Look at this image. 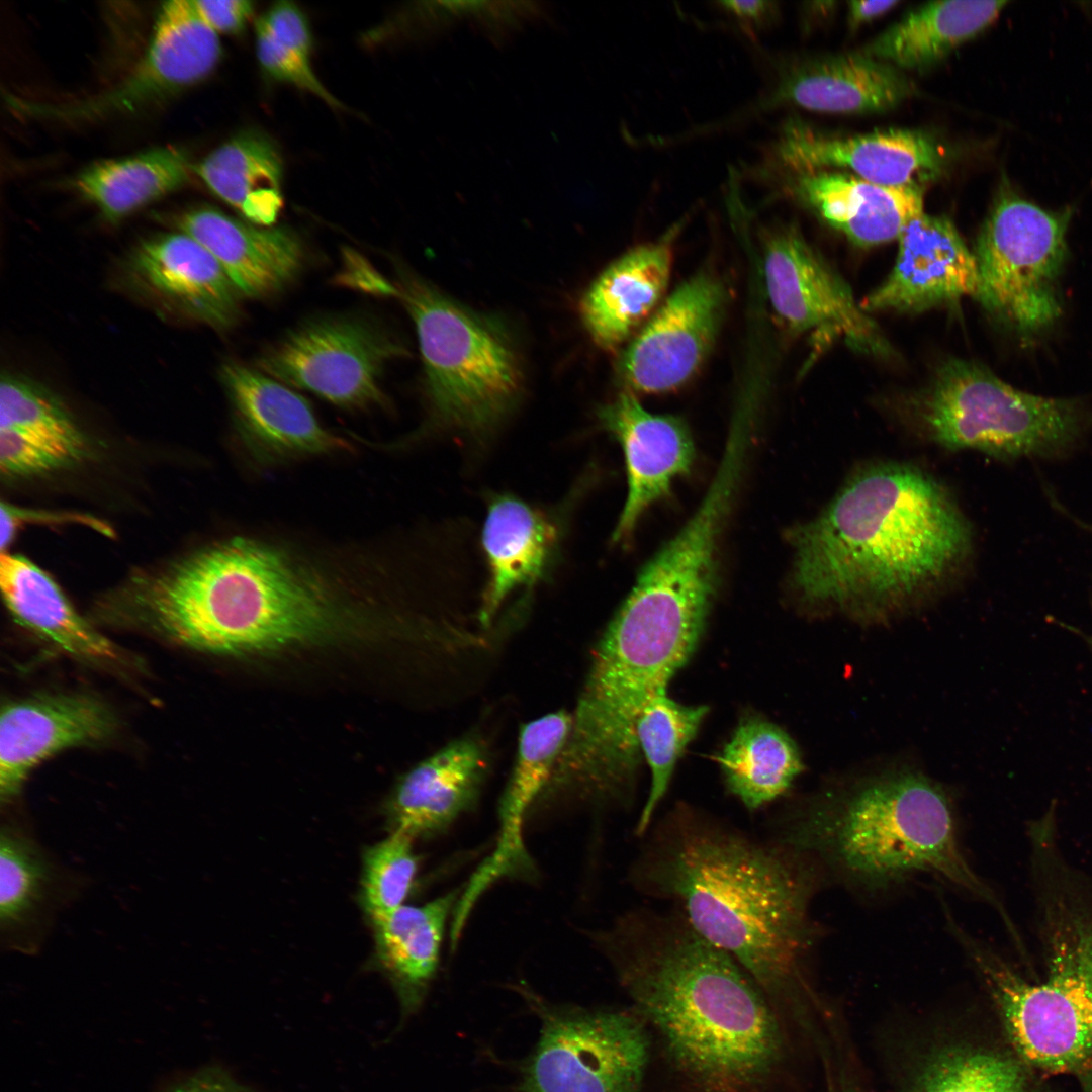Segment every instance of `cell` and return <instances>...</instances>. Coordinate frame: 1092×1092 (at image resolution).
Returning <instances> with one entry per match:
<instances>
[{"mask_svg":"<svg viewBox=\"0 0 1092 1092\" xmlns=\"http://www.w3.org/2000/svg\"><path fill=\"white\" fill-rule=\"evenodd\" d=\"M220 379L242 439L259 461L278 463L350 449L320 423L304 397L258 368L226 362Z\"/></svg>","mask_w":1092,"mask_h":1092,"instance_id":"obj_19","label":"cell"},{"mask_svg":"<svg viewBox=\"0 0 1092 1092\" xmlns=\"http://www.w3.org/2000/svg\"><path fill=\"white\" fill-rule=\"evenodd\" d=\"M915 91L913 82L902 70L860 50L777 60L764 90L733 121L781 106L838 114L884 112L913 96Z\"/></svg>","mask_w":1092,"mask_h":1092,"instance_id":"obj_17","label":"cell"},{"mask_svg":"<svg viewBox=\"0 0 1092 1092\" xmlns=\"http://www.w3.org/2000/svg\"><path fill=\"white\" fill-rule=\"evenodd\" d=\"M945 150L927 132L889 129L856 135L826 133L795 118L785 120L756 170L802 173L830 168L880 185L905 186L937 172Z\"/></svg>","mask_w":1092,"mask_h":1092,"instance_id":"obj_16","label":"cell"},{"mask_svg":"<svg viewBox=\"0 0 1092 1092\" xmlns=\"http://www.w3.org/2000/svg\"><path fill=\"white\" fill-rule=\"evenodd\" d=\"M713 602L636 580L596 649L548 792L627 805L642 756L636 723L694 654Z\"/></svg>","mask_w":1092,"mask_h":1092,"instance_id":"obj_4","label":"cell"},{"mask_svg":"<svg viewBox=\"0 0 1092 1092\" xmlns=\"http://www.w3.org/2000/svg\"><path fill=\"white\" fill-rule=\"evenodd\" d=\"M754 172L864 248L898 240L906 224L924 212V191L918 182L886 186L829 170Z\"/></svg>","mask_w":1092,"mask_h":1092,"instance_id":"obj_20","label":"cell"},{"mask_svg":"<svg viewBox=\"0 0 1092 1092\" xmlns=\"http://www.w3.org/2000/svg\"><path fill=\"white\" fill-rule=\"evenodd\" d=\"M726 299L723 283L707 272L665 298L622 353L619 373L628 391L662 393L690 380L715 342Z\"/></svg>","mask_w":1092,"mask_h":1092,"instance_id":"obj_15","label":"cell"},{"mask_svg":"<svg viewBox=\"0 0 1092 1092\" xmlns=\"http://www.w3.org/2000/svg\"><path fill=\"white\" fill-rule=\"evenodd\" d=\"M0 841V922L12 939L41 923L53 901L57 870L26 833L7 827Z\"/></svg>","mask_w":1092,"mask_h":1092,"instance_id":"obj_37","label":"cell"},{"mask_svg":"<svg viewBox=\"0 0 1092 1092\" xmlns=\"http://www.w3.org/2000/svg\"><path fill=\"white\" fill-rule=\"evenodd\" d=\"M642 838L632 886L672 904L746 971L776 1012L797 1006L819 932L810 911L822 881L818 863L682 802Z\"/></svg>","mask_w":1092,"mask_h":1092,"instance_id":"obj_1","label":"cell"},{"mask_svg":"<svg viewBox=\"0 0 1092 1092\" xmlns=\"http://www.w3.org/2000/svg\"><path fill=\"white\" fill-rule=\"evenodd\" d=\"M394 287L416 327L434 417L472 433L491 429L522 388L520 363L508 338L406 270H399Z\"/></svg>","mask_w":1092,"mask_h":1092,"instance_id":"obj_8","label":"cell"},{"mask_svg":"<svg viewBox=\"0 0 1092 1092\" xmlns=\"http://www.w3.org/2000/svg\"><path fill=\"white\" fill-rule=\"evenodd\" d=\"M258 19L277 40L310 60L311 31L305 15L294 3L276 2Z\"/></svg>","mask_w":1092,"mask_h":1092,"instance_id":"obj_42","label":"cell"},{"mask_svg":"<svg viewBox=\"0 0 1092 1092\" xmlns=\"http://www.w3.org/2000/svg\"><path fill=\"white\" fill-rule=\"evenodd\" d=\"M168 1092H185L181 1083L171 1088Z\"/></svg>","mask_w":1092,"mask_h":1092,"instance_id":"obj_47","label":"cell"},{"mask_svg":"<svg viewBox=\"0 0 1092 1092\" xmlns=\"http://www.w3.org/2000/svg\"><path fill=\"white\" fill-rule=\"evenodd\" d=\"M74 461L68 453L21 431L0 429V467L9 476L44 473Z\"/></svg>","mask_w":1092,"mask_h":1092,"instance_id":"obj_41","label":"cell"},{"mask_svg":"<svg viewBox=\"0 0 1092 1092\" xmlns=\"http://www.w3.org/2000/svg\"><path fill=\"white\" fill-rule=\"evenodd\" d=\"M913 404L922 429L937 444L1008 460L1066 454L1088 424L1075 400L1019 390L963 359L938 367Z\"/></svg>","mask_w":1092,"mask_h":1092,"instance_id":"obj_9","label":"cell"},{"mask_svg":"<svg viewBox=\"0 0 1092 1092\" xmlns=\"http://www.w3.org/2000/svg\"><path fill=\"white\" fill-rule=\"evenodd\" d=\"M481 542L488 579L479 619L487 625L510 596L531 588L544 577L554 557L558 530L540 510L502 494L489 500Z\"/></svg>","mask_w":1092,"mask_h":1092,"instance_id":"obj_27","label":"cell"},{"mask_svg":"<svg viewBox=\"0 0 1092 1092\" xmlns=\"http://www.w3.org/2000/svg\"><path fill=\"white\" fill-rule=\"evenodd\" d=\"M571 726L572 716L556 711L520 728L516 759L499 803L498 839L466 887L472 898L478 899L498 879L533 872L524 823L553 776Z\"/></svg>","mask_w":1092,"mask_h":1092,"instance_id":"obj_23","label":"cell"},{"mask_svg":"<svg viewBox=\"0 0 1092 1092\" xmlns=\"http://www.w3.org/2000/svg\"><path fill=\"white\" fill-rule=\"evenodd\" d=\"M185 1092H253L218 1068H208L181 1082Z\"/></svg>","mask_w":1092,"mask_h":1092,"instance_id":"obj_45","label":"cell"},{"mask_svg":"<svg viewBox=\"0 0 1092 1092\" xmlns=\"http://www.w3.org/2000/svg\"><path fill=\"white\" fill-rule=\"evenodd\" d=\"M718 761L727 790L750 811L783 796L803 767L789 734L757 715L739 721Z\"/></svg>","mask_w":1092,"mask_h":1092,"instance_id":"obj_34","label":"cell"},{"mask_svg":"<svg viewBox=\"0 0 1092 1092\" xmlns=\"http://www.w3.org/2000/svg\"><path fill=\"white\" fill-rule=\"evenodd\" d=\"M200 18L218 35L243 31L255 7L247 0H192Z\"/></svg>","mask_w":1092,"mask_h":1092,"instance_id":"obj_44","label":"cell"},{"mask_svg":"<svg viewBox=\"0 0 1092 1092\" xmlns=\"http://www.w3.org/2000/svg\"><path fill=\"white\" fill-rule=\"evenodd\" d=\"M124 601L133 619L187 648L243 654L295 644L281 596L235 537L136 579Z\"/></svg>","mask_w":1092,"mask_h":1092,"instance_id":"obj_7","label":"cell"},{"mask_svg":"<svg viewBox=\"0 0 1092 1092\" xmlns=\"http://www.w3.org/2000/svg\"><path fill=\"white\" fill-rule=\"evenodd\" d=\"M768 838L866 890L933 875L995 906L1010 924L963 851L947 797L922 776H884L808 799L781 812Z\"/></svg>","mask_w":1092,"mask_h":1092,"instance_id":"obj_5","label":"cell"},{"mask_svg":"<svg viewBox=\"0 0 1092 1092\" xmlns=\"http://www.w3.org/2000/svg\"><path fill=\"white\" fill-rule=\"evenodd\" d=\"M592 940L673 1065L708 1092H746L772 1073L782 1037L746 971L676 909H632Z\"/></svg>","mask_w":1092,"mask_h":1092,"instance_id":"obj_2","label":"cell"},{"mask_svg":"<svg viewBox=\"0 0 1092 1092\" xmlns=\"http://www.w3.org/2000/svg\"><path fill=\"white\" fill-rule=\"evenodd\" d=\"M488 770L478 736H463L421 761L396 785L386 806L391 830L413 839L443 833L472 809Z\"/></svg>","mask_w":1092,"mask_h":1092,"instance_id":"obj_24","label":"cell"},{"mask_svg":"<svg viewBox=\"0 0 1092 1092\" xmlns=\"http://www.w3.org/2000/svg\"><path fill=\"white\" fill-rule=\"evenodd\" d=\"M599 419L622 446L626 461L628 494L613 533L619 542L651 504L669 494L675 478L689 473L695 448L681 420L651 414L628 390L603 406Z\"/></svg>","mask_w":1092,"mask_h":1092,"instance_id":"obj_21","label":"cell"},{"mask_svg":"<svg viewBox=\"0 0 1092 1092\" xmlns=\"http://www.w3.org/2000/svg\"><path fill=\"white\" fill-rule=\"evenodd\" d=\"M460 893L454 890L423 905L404 904L369 918L374 963L394 989L402 1018L417 1012L424 1002Z\"/></svg>","mask_w":1092,"mask_h":1092,"instance_id":"obj_29","label":"cell"},{"mask_svg":"<svg viewBox=\"0 0 1092 1092\" xmlns=\"http://www.w3.org/2000/svg\"><path fill=\"white\" fill-rule=\"evenodd\" d=\"M404 347L363 316L317 317L299 325L258 359L260 371L343 408L380 405L386 364Z\"/></svg>","mask_w":1092,"mask_h":1092,"instance_id":"obj_12","label":"cell"},{"mask_svg":"<svg viewBox=\"0 0 1092 1092\" xmlns=\"http://www.w3.org/2000/svg\"><path fill=\"white\" fill-rule=\"evenodd\" d=\"M255 35L257 58L268 76L307 91L333 108L343 107L317 78L310 60L277 40L259 19Z\"/></svg>","mask_w":1092,"mask_h":1092,"instance_id":"obj_40","label":"cell"},{"mask_svg":"<svg viewBox=\"0 0 1092 1092\" xmlns=\"http://www.w3.org/2000/svg\"><path fill=\"white\" fill-rule=\"evenodd\" d=\"M1028 1070L1014 1053L951 1042L921 1059L907 1092H1035Z\"/></svg>","mask_w":1092,"mask_h":1092,"instance_id":"obj_35","label":"cell"},{"mask_svg":"<svg viewBox=\"0 0 1092 1092\" xmlns=\"http://www.w3.org/2000/svg\"><path fill=\"white\" fill-rule=\"evenodd\" d=\"M194 165L178 147L93 162L72 180L73 189L108 220L116 221L186 185Z\"/></svg>","mask_w":1092,"mask_h":1092,"instance_id":"obj_33","label":"cell"},{"mask_svg":"<svg viewBox=\"0 0 1092 1092\" xmlns=\"http://www.w3.org/2000/svg\"><path fill=\"white\" fill-rule=\"evenodd\" d=\"M114 720L85 695L37 696L3 705L0 718V794L14 798L29 772L52 755L105 739Z\"/></svg>","mask_w":1092,"mask_h":1092,"instance_id":"obj_22","label":"cell"},{"mask_svg":"<svg viewBox=\"0 0 1092 1092\" xmlns=\"http://www.w3.org/2000/svg\"><path fill=\"white\" fill-rule=\"evenodd\" d=\"M413 841L407 834L393 831L364 850L359 900L368 918L404 905L418 872Z\"/></svg>","mask_w":1092,"mask_h":1092,"instance_id":"obj_39","label":"cell"},{"mask_svg":"<svg viewBox=\"0 0 1092 1092\" xmlns=\"http://www.w3.org/2000/svg\"><path fill=\"white\" fill-rule=\"evenodd\" d=\"M194 173L249 222L267 228L275 222L283 204V161L266 134L237 133L194 165Z\"/></svg>","mask_w":1092,"mask_h":1092,"instance_id":"obj_32","label":"cell"},{"mask_svg":"<svg viewBox=\"0 0 1092 1092\" xmlns=\"http://www.w3.org/2000/svg\"><path fill=\"white\" fill-rule=\"evenodd\" d=\"M974 255L976 299L1012 329L1034 333L1062 312L1059 280L1072 209L1048 210L1021 195L1003 173Z\"/></svg>","mask_w":1092,"mask_h":1092,"instance_id":"obj_10","label":"cell"},{"mask_svg":"<svg viewBox=\"0 0 1092 1092\" xmlns=\"http://www.w3.org/2000/svg\"><path fill=\"white\" fill-rule=\"evenodd\" d=\"M133 267L152 289L215 328L228 329L240 316L235 285L215 258L196 240L178 232L143 242Z\"/></svg>","mask_w":1092,"mask_h":1092,"instance_id":"obj_28","label":"cell"},{"mask_svg":"<svg viewBox=\"0 0 1092 1092\" xmlns=\"http://www.w3.org/2000/svg\"><path fill=\"white\" fill-rule=\"evenodd\" d=\"M541 1021L517 1092H640L650 1052L645 1021L634 1011L550 1004L518 986Z\"/></svg>","mask_w":1092,"mask_h":1092,"instance_id":"obj_11","label":"cell"},{"mask_svg":"<svg viewBox=\"0 0 1092 1092\" xmlns=\"http://www.w3.org/2000/svg\"><path fill=\"white\" fill-rule=\"evenodd\" d=\"M709 713L705 705H685L662 691L643 708L636 723V740L651 776L647 799L635 826L642 838L669 787L676 762L696 737Z\"/></svg>","mask_w":1092,"mask_h":1092,"instance_id":"obj_36","label":"cell"},{"mask_svg":"<svg viewBox=\"0 0 1092 1092\" xmlns=\"http://www.w3.org/2000/svg\"><path fill=\"white\" fill-rule=\"evenodd\" d=\"M716 8L726 16L746 37L757 40L771 29L781 17L777 1H717Z\"/></svg>","mask_w":1092,"mask_h":1092,"instance_id":"obj_43","label":"cell"},{"mask_svg":"<svg viewBox=\"0 0 1092 1092\" xmlns=\"http://www.w3.org/2000/svg\"><path fill=\"white\" fill-rule=\"evenodd\" d=\"M4 428L41 440L76 460L85 450V439L64 404L34 382L10 374L0 384V429Z\"/></svg>","mask_w":1092,"mask_h":1092,"instance_id":"obj_38","label":"cell"},{"mask_svg":"<svg viewBox=\"0 0 1092 1092\" xmlns=\"http://www.w3.org/2000/svg\"><path fill=\"white\" fill-rule=\"evenodd\" d=\"M0 587L14 620L64 652L91 661H113L116 647L72 607L57 582L24 556L2 552Z\"/></svg>","mask_w":1092,"mask_h":1092,"instance_id":"obj_30","label":"cell"},{"mask_svg":"<svg viewBox=\"0 0 1092 1092\" xmlns=\"http://www.w3.org/2000/svg\"><path fill=\"white\" fill-rule=\"evenodd\" d=\"M175 220L179 232L215 258L242 296L272 295L303 266V244L288 228L256 226L211 206L186 210Z\"/></svg>","mask_w":1092,"mask_h":1092,"instance_id":"obj_25","label":"cell"},{"mask_svg":"<svg viewBox=\"0 0 1092 1092\" xmlns=\"http://www.w3.org/2000/svg\"><path fill=\"white\" fill-rule=\"evenodd\" d=\"M899 249L887 279L860 303L869 312H922L976 299L979 273L954 224L944 216L926 213L912 218L901 232Z\"/></svg>","mask_w":1092,"mask_h":1092,"instance_id":"obj_18","label":"cell"},{"mask_svg":"<svg viewBox=\"0 0 1092 1092\" xmlns=\"http://www.w3.org/2000/svg\"><path fill=\"white\" fill-rule=\"evenodd\" d=\"M766 291L793 332L841 339L855 351L890 357L893 349L842 279L794 226L771 231L764 250Z\"/></svg>","mask_w":1092,"mask_h":1092,"instance_id":"obj_14","label":"cell"},{"mask_svg":"<svg viewBox=\"0 0 1092 1092\" xmlns=\"http://www.w3.org/2000/svg\"><path fill=\"white\" fill-rule=\"evenodd\" d=\"M1007 1H934L912 10L860 51L900 70L929 68L976 37Z\"/></svg>","mask_w":1092,"mask_h":1092,"instance_id":"obj_31","label":"cell"},{"mask_svg":"<svg viewBox=\"0 0 1092 1092\" xmlns=\"http://www.w3.org/2000/svg\"><path fill=\"white\" fill-rule=\"evenodd\" d=\"M793 586L808 604L880 610L946 582L971 532L933 478L896 463L858 471L827 508L790 534Z\"/></svg>","mask_w":1092,"mask_h":1092,"instance_id":"obj_3","label":"cell"},{"mask_svg":"<svg viewBox=\"0 0 1092 1092\" xmlns=\"http://www.w3.org/2000/svg\"><path fill=\"white\" fill-rule=\"evenodd\" d=\"M220 56L219 35L200 18L192 0L167 1L158 11L144 55L119 83L72 103L15 104L22 113L57 121H96L128 115L202 81L214 70Z\"/></svg>","mask_w":1092,"mask_h":1092,"instance_id":"obj_13","label":"cell"},{"mask_svg":"<svg viewBox=\"0 0 1092 1092\" xmlns=\"http://www.w3.org/2000/svg\"><path fill=\"white\" fill-rule=\"evenodd\" d=\"M1041 870L1038 908L1045 976L1027 981L966 932L949 929L984 982L1014 1054L1029 1069L1074 1077L1092 1092V894L1076 876Z\"/></svg>","mask_w":1092,"mask_h":1092,"instance_id":"obj_6","label":"cell"},{"mask_svg":"<svg viewBox=\"0 0 1092 1092\" xmlns=\"http://www.w3.org/2000/svg\"><path fill=\"white\" fill-rule=\"evenodd\" d=\"M896 0H873L848 2V19L852 27H857L877 17H880L899 5Z\"/></svg>","mask_w":1092,"mask_h":1092,"instance_id":"obj_46","label":"cell"},{"mask_svg":"<svg viewBox=\"0 0 1092 1092\" xmlns=\"http://www.w3.org/2000/svg\"><path fill=\"white\" fill-rule=\"evenodd\" d=\"M681 223L655 242L630 250L609 265L583 296L580 309L595 343L606 350L623 344L661 304L667 289L673 242Z\"/></svg>","mask_w":1092,"mask_h":1092,"instance_id":"obj_26","label":"cell"}]
</instances>
